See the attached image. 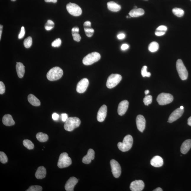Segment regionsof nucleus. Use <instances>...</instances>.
Listing matches in <instances>:
<instances>
[{
  "instance_id": "1",
  "label": "nucleus",
  "mask_w": 191,
  "mask_h": 191,
  "mask_svg": "<svg viewBox=\"0 0 191 191\" xmlns=\"http://www.w3.org/2000/svg\"><path fill=\"white\" fill-rule=\"evenodd\" d=\"M133 139L130 135H127L124 138L122 142H119L118 147L122 152H126L130 150L132 146Z\"/></svg>"
},
{
  "instance_id": "2",
  "label": "nucleus",
  "mask_w": 191,
  "mask_h": 191,
  "mask_svg": "<svg viewBox=\"0 0 191 191\" xmlns=\"http://www.w3.org/2000/svg\"><path fill=\"white\" fill-rule=\"evenodd\" d=\"M80 124L81 121L77 117H69L65 122L64 128L66 131H72L78 127Z\"/></svg>"
},
{
  "instance_id": "3",
  "label": "nucleus",
  "mask_w": 191,
  "mask_h": 191,
  "mask_svg": "<svg viewBox=\"0 0 191 191\" xmlns=\"http://www.w3.org/2000/svg\"><path fill=\"white\" fill-rule=\"evenodd\" d=\"M63 75L62 69L58 67H55L49 70L47 74L46 77L48 80L54 81L60 79Z\"/></svg>"
},
{
  "instance_id": "4",
  "label": "nucleus",
  "mask_w": 191,
  "mask_h": 191,
  "mask_svg": "<svg viewBox=\"0 0 191 191\" xmlns=\"http://www.w3.org/2000/svg\"><path fill=\"white\" fill-rule=\"evenodd\" d=\"M101 57L100 54L96 52H93L84 58L82 63L85 65H90L98 61L100 59Z\"/></svg>"
},
{
  "instance_id": "5",
  "label": "nucleus",
  "mask_w": 191,
  "mask_h": 191,
  "mask_svg": "<svg viewBox=\"0 0 191 191\" xmlns=\"http://www.w3.org/2000/svg\"><path fill=\"white\" fill-rule=\"evenodd\" d=\"M72 163L71 158L68 156L67 153H61L59 156L57 166L59 168L62 169L69 166Z\"/></svg>"
},
{
  "instance_id": "6",
  "label": "nucleus",
  "mask_w": 191,
  "mask_h": 191,
  "mask_svg": "<svg viewBox=\"0 0 191 191\" xmlns=\"http://www.w3.org/2000/svg\"><path fill=\"white\" fill-rule=\"evenodd\" d=\"M176 66L180 78L183 80H186L188 77V72L181 59H178Z\"/></svg>"
},
{
  "instance_id": "7",
  "label": "nucleus",
  "mask_w": 191,
  "mask_h": 191,
  "mask_svg": "<svg viewBox=\"0 0 191 191\" xmlns=\"http://www.w3.org/2000/svg\"><path fill=\"white\" fill-rule=\"evenodd\" d=\"M122 77L118 74H113L108 77L106 86L109 89H111L116 86L121 81Z\"/></svg>"
},
{
  "instance_id": "8",
  "label": "nucleus",
  "mask_w": 191,
  "mask_h": 191,
  "mask_svg": "<svg viewBox=\"0 0 191 191\" xmlns=\"http://www.w3.org/2000/svg\"><path fill=\"white\" fill-rule=\"evenodd\" d=\"M174 100V97L170 93H162L158 96L157 101L160 105H166L171 103Z\"/></svg>"
},
{
  "instance_id": "9",
  "label": "nucleus",
  "mask_w": 191,
  "mask_h": 191,
  "mask_svg": "<svg viewBox=\"0 0 191 191\" xmlns=\"http://www.w3.org/2000/svg\"><path fill=\"white\" fill-rule=\"evenodd\" d=\"M66 9L71 15L75 17H78L82 14V10L80 7L75 3H69L66 5Z\"/></svg>"
},
{
  "instance_id": "10",
  "label": "nucleus",
  "mask_w": 191,
  "mask_h": 191,
  "mask_svg": "<svg viewBox=\"0 0 191 191\" xmlns=\"http://www.w3.org/2000/svg\"><path fill=\"white\" fill-rule=\"evenodd\" d=\"M110 165L113 176L115 178L119 177L121 174V167L119 164L116 160L112 159L110 161Z\"/></svg>"
},
{
  "instance_id": "11",
  "label": "nucleus",
  "mask_w": 191,
  "mask_h": 191,
  "mask_svg": "<svg viewBox=\"0 0 191 191\" xmlns=\"http://www.w3.org/2000/svg\"><path fill=\"white\" fill-rule=\"evenodd\" d=\"M89 84V80L87 78L82 79L77 85V91L79 93H84L87 89Z\"/></svg>"
},
{
  "instance_id": "12",
  "label": "nucleus",
  "mask_w": 191,
  "mask_h": 191,
  "mask_svg": "<svg viewBox=\"0 0 191 191\" xmlns=\"http://www.w3.org/2000/svg\"><path fill=\"white\" fill-rule=\"evenodd\" d=\"M145 187V183L142 180H135L131 182L130 189L132 191H141Z\"/></svg>"
},
{
  "instance_id": "13",
  "label": "nucleus",
  "mask_w": 191,
  "mask_h": 191,
  "mask_svg": "<svg viewBox=\"0 0 191 191\" xmlns=\"http://www.w3.org/2000/svg\"><path fill=\"white\" fill-rule=\"evenodd\" d=\"M184 112V110L181 109L180 108L177 109L173 111L169 116L168 122L169 123H172L175 121L182 116Z\"/></svg>"
},
{
  "instance_id": "14",
  "label": "nucleus",
  "mask_w": 191,
  "mask_h": 191,
  "mask_svg": "<svg viewBox=\"0 0 191 191\" xmlns=\"http://www.w3.org/2000/svg\"><path fill=\"white\" fill-rule=\"evenodd\" d=\"M145 120L144 117L141 115H139L137 116L136 123L137 128L140 132H143L145 127Z\"/></svg>"
},
{
  "instance_id": "15",
  "label": "nucleus",
  "mask_w": 191,
  "mask_h": 191,
  "mask_svg": "<svg viewBox=\"0 0 191 191\" xmlns=\"http://www.w3.org/2000/svg\"><path fill=\"white\" fill-rule=\"evenodd\" d=\"M107 107L103 105L99 109L97 115V120L99 122H103L107 116Z\"/></svg>"
},
{
  "instance_id": "16",
  "label": "nucleus",
  "mask_w": 191,
  "mask_h": 191,
  "mask_svg": "<svg viewBox=\"0 0 191 191\" xmlns=\"http://www.w3.org/2000/svg\"><path fill=\"white\" fill-rule=\"evenodd\" d=\"M129 103L127 100H124L119 104L118 113L119 115L122 116L127 112L129 107Z\"/></svg>"
},
{
  "instance_id": "17",
  "label": "nucleus",
  "mask_w": 191,
  "mask_h": 191,
  "mask_svg": "<svg viewBox=\"0 0 191 191\" xmlns=\"http://www.w3.org/2000/svg\"><path fill=\"white\" fill-rule=\"evenodd\" d=\"M78 182V179L75 177H71L68 179L65 185V189L67 191H73L74 188Z\"/></svg>"
},
{
  "instance_id": "18",
  "label": "nucleus",
  "mask_w": 191,
  "mask_h": 191,
  "mask_svg": "<svg viewBox=\"0 0 191 191\" xmlns=\"http://www.w3.org/2000/svg\"><path fill=\"white\" fill-rule=\"evenodd\" d=\"M95 152L93 149H90L88 150L87 155L82 158V163L85 164H89L95 158Z\"/></svg>"
},
{
  "instance_id": "19",
  "label": "nucleus",
  "mask_w": 191,
  "mask_h": 191,
  "mask_svg": "<svg viewBox=\"0 0 191 191\" xmlns=\"http://www.w3.org/2000/svg\"><path fill=\"white\" fill-rule=\"evenodd\" d=\"M150 164L152 166L154 167H161L164 164L163 160L161 157L156 156L151 160Z\"/></svg>"
},
{
  "instance_id": "20",
  "label": "nucleus",
  "mask_w": 191,
  "mask_h": 191,
  "mask_svg": "<svg viewBox=\"0 0 191 191\" xmlns=\"http://www.w3.org/2000/svg\"><path fill=\"white\" fill-rule=\"evenodd\" d=\"M191 148V140H187L182 144L181 148V152L183 154H186L188 152Z\"/></svg>"
},
{
  "instance_id": "21",
  "label": "nucleus",
  "mask_w": 191,
  "mask_h": 191,
  "mask_svg": "<svg viewBox=\"0 0 191 191\" xmlns=\"http://www.w3.org/2000/svg\"><path fill=\"white\" fill-rule=\"evenodd\" d=\"M2 122L5 125L8 127L13 125L15 123L12 115L9 114L5 115L4 116Z\"/></svg>"
},
{
  "instance_id": "22",
  "label": "nucleus",
  "mask_w": 191,
  "mask_h": 191,
  "mask_svg": "<svg viewBox=\"0 0 191 191\" xmlns=\"http://www.w3.org/2000/svg\"><path fill=\"white\" fill-rule=\"evenodd\" d=\"M46 169L44 166H41L38 168L35 172V176L37 179H42L46 177Z\"/></svg>"
},
{
  "instance_id": "23",
  "label": "nucleus",
  "mask_w": 191,
  "mask_h": 191,
  "mask_svg": "<svg viewBox=\"0 0 191 191\" xmlns=\"http://www.w3.org/2000/svg\"><path fill=\"white\" fill-rule=\"evenodd\" d=\"M108 8L113 12H118L121 9V7L114 1L109 2L107 4Z\"/></svg>"
},
{
  "instance_id": "24",
  "label": "nucleus",
  "mask_w": 191,
  "mask_h": 191,
  "mask_svg": "<svg viewBox=\"0 0 191 191\" xmlns=\"http://www.w3.org/2000/svg\"><path fill=\"white\" fill-rule=\"evenodd\" d=\"M145 14V11L143 9L138 8L134 9L130 12L129 15L131 17H140Z\"/></svg>"
},
{
  "instance_id": "25",
  "label": "nucleus",
  "mask_w": 191,
  "mask_h": 191,
  "mask_svg": "<svg viewBox=\"0 0 191 191\" xmlns=\"http://www.w3.org/2000/svg\"><path fill=\"white\" fill-rule=\"evenodd\" d=\"M16 69L18 76L20 78H22L24 76L25 73V66L22 63L17 62L16 65Z\"/></svg>"
},
{
  "instance_id": "26",
  "label": "nucleus",
  "mask_w": 191,
  "mask_h": 191,
  "mask_svg": "<svg viewBox=\"0 0 191 191\" xmlns=\"http://www.w3.org/2000/svg\"><path fill=\"white\" fill-rule=\"evenodd\" d=\"M28 100L32 105L35 106H39L41 105V102L35 96L30 94L28 96Z\"/></svg>"
},
{
  "instance_id": "27",
  "label": "nucleus",
  "mask_w": 191,
  "mask_h": 191,
  "mask_svg": "<svg viewBox=\"0 0 191 191\" xmlns=\"http://www.w3.org/2000/svg\"><path fill=\"white\" fill-rule=\"evenodd\" d=\"M36 137L38 140L41 142H46L48 139V135L42 132L37 133Z\"/></svg>"
},
{
  "instance_id": "28",
  "label": "nucleus",
  "mask_w": 191,
  "mask_h": 191,
  "mask_svg": "<svg viewBox=\"0 0 191 191\" xmlns=\"http://www.w3.org/2000/svg\"><path fill=\"white\" fill-rule=\"evenodd\" d=\"M159 48V45L158 43L156 41L150 43L148 46V49L149 51L152 53H154L157 51Z\"/></svg>"
},
{
  "instance_id": "29",
  "label": "nucleus",
  "mask_w": 191,
  "mask_h": 191,
  "mask_svg": "<svg viewBox=\"0 0 191 191\" xmlns=\"http://www.w3.org/2000/svg\"><path fill=\"white\" fill-rule=\"evenodd\" d=\"M172 11L174 15L178 17H183L184 14V10L181 8H174L173 9Z\"/></svg>"
},
{
  "instance_id": "30",
  "label": "nucleus",
  "mask_w": 191,
  "mask_h": 191,
  "mask_svg": "<svg viewBox=\"0 0 191 191\" xmlns=\"http://www.w3.org/2000/svg\"><path fill=\"white\" fill-rule=\"evenodd\" d=\"M23 145L29 150H31L34 148V144L30 140H23Z\"/></svg>"
},
{
  "instance_id": "31",
  "label": "nucleus",
  "mask_w": 191,
  "mask_h": 191,
  "mask_svg": "<svg viewBox=\"0 0 191 191\" xmlns=\"http://www.w3.org/2000/svg\"><path fill=\"white\" fill-rule=\"evenodd\" d=\"M32 44V39L31 37H29L26 39H25L23 44L25 47L26 48H29L30 47Z\"/></svg>"
},
{
  "instance_id": "32",
  "label": "nucleus",
  "mask_w": 191,
  "mask_h": 191,
  "mask_svg": "<svg viewBox=\"0 0 191 191\" xmlns=\"http://www.w3.org/2000/svg\"><path fill=\"white\" fill-rule=\"evenodd\" d=\"M143 102L146 106H148L152 102V97L151 95L146 96L143 99Z\"/></svg>"
},
{
  "instance_id": "33",
  "label": "nucleus",
  "mask_w": 191,
  "mask_h": 191,
  "mask_svg": "<svg viewBox=\"0 0 191 191\" xmlns=\"http://www.w3.org/2000/svg\"><path fill=\"white\" fill-rule=\"evenodd\" d=\"M147 66H144L141 69V75L142 77H149L151 76V73L147 71Z\"/></svg>"
},
{
  "instance_id": "34",
  "label": "nucleus",
  "mask_w": 191,
  "mask_h": 191,
  "mask_svg": "<svg viewBox=\"0 0 191 191\" xmlns=\"http://www.w3.org/2000/svg\"><path fill=\"white\" fill-rule=\"evenodd\" d=\"M0 161L3 164H5L8 162V157L4 152H0Z\"/></svg>"
},
{
  "instance_id": "35",
  "label": "nucleus",
  "mask_w": 191,
  "mask_h": 191,
  "mask_svg": "<svg viewBox=\"0 0 191 191\" xmlns=\"http://www.w3.org/2000/svg\"><path fill=\"white\" fill-rule=\"evenodd\" d=\"M84 30L86 35L88 37H91L93 35V33H94V30L92 28H84Z\"/></svg>"
},
{
  "instance_id": "36",
  "label": "nucleus",
  "mask_w": 191,
  "mask_h": 191,
  "mask_svg": "<svg viewBox=\"0 0 191 191\" xmlns=\"http://www.w3.org/2000/svg\"><path fill=\"white\" fill-rule=\"evenodd\" d=\"M42 188L39 185H33L29 187L27 191H41Z\"/></svg>"
},
{
  "instance_id": "37",
  "label": "nucleus",
  "mask_w": 191,
  "mask_h": 191,
  "mask_svg": "<svg viewBox=\"0 0 191 191\" xmlns=\"http://www.w3.org/2000/svg\"><path fill=\"white\" fill-rule=\"evenodd\" d=\"M61 43L62 41L61 39L60 38H57L52 43L51 46L54 47H59L61 46Z\"/></svg>"
},
{
  "instance_id": "38",
  "label": "nucleus",
  "mask_w": 191,
  "mask_h": 191,
  "mask_svg": "<svg viewBox=\"0 0 191 191\" xmlns=\"http://www.w3.org/2000/svg\"><path fill=\"white\" fill-rule=\"evenodd\" d=\"M73 39L77 42L80 41L81 39L80 35L79 34V32H75V33H72Z\"/></svg>"
},
{
  "instance_id": "39",
  "label": "nucleus",
  "mask_w": 191,
  "mask_h": 191,
  "mask_svg": "<svg viewBox=\"0 0 191 191\" xmlns=\"http://www.w3.org/2000/svg\"><path fill=\"white\" fill-rule=\"evenodd\" d=\"M25 33V30L24 27L22 26L21 28L20 32L18 36V38L19 39H22L24 37Z\"/></svg>"
},
{
  "instance_id": "40",
  "label": "nucleus",
  "mask_w": 191,
  "mask_h": 191,
  "mask_svg": "<svg viewBox=\"0 0 191 191\" xmlns=\"http://www.w3.org/2000/svg\"><path fill=\"white\" fill-rule=\"evenodd\" d=\"M5 86L3 82H0V93L1 94H3L5 93Z\"/></svg>"
},
{
  "instance_id": "41",
  "label": "nucleus",
  "mask_w": 191,
  "mask_h": 191,
  "mask_svg": "<svg viewBox=\"0 0 191 191\" xmlns=\"http://www.w3.org/2000/svg\"><path fill=\"white\" fill-rule=\"evenodd\" d=\"M167 30V27L165 26H160L156 28V30L164 32H166Z\"/></svg>"
},
{
  "instance_id": "42",
  "label": "nucleus",
  "mask_w": 191,
  "mask_h": 191,
  "mask_svg": "<svg viewBox=\"0 0 191 191\" xmlns=\"http://www.w3.org/2000/svg\"><path fill=\"white\" fill-rule=\"evenodd\" d=\"M84 28H90L91 27V23L89 21H86L84 23Z\"/></svg>"
},
{
  "instance_id": "43",
  "label": "nucleus",
  "mask_w": 191,
  "mask_h": 191,
  "mask_svg": "<svg viewBox=\"0 0 191 191\" xmlns=\"http://www.w3.org/2000/svg\"><path fill=\"white\" fill-rule=\"evenodd\" d=\"M61 118L63 122H65L68 118V115L66 113H62L61 114Z\"/></svg>"
},
{
  "instance_id": "44",
  "label": "nucleus",
  "mask_w": 191,
  "mask_h": 191,
  "mask_svg": "<svg viewBox=\"0 0 191 191\" xmlns=\"http://www.w3.org/2000/svg\"><path fill=\"white\" fill-rule=\"evenodd\" d=\"M54 25L55 23L53 22L51 20H48L47 21V22L46 23V26H52V27H54Z\"/></svg>"
},
{
  "instance_id": "45",
  "label": "nucleus",
  "mask_w": 191,
  "mask_h": 191,
  "mask_svg": "<svg viewBox=\"0 0 191 191\" xmlns=\"http://www.w3.org/2000/svg\"><path fill=\"white\" fill-rule=\"evenodd\" d=\"M59 115L57 113H54L52 114V118L54 120L57 121L59 120Z\"/></svg>"
},
{
  "instance_id": "46",
  "label": "nucleus",
  "mask_w": 191,
  "mask_h": 191,
  "mask_svg": "<svg viewBox=\"0 0 191 191\" xmlns=\"http://www.w3.org/2000/svg\"><path fill=\"white\" fill-rule=\"evenodd\" d=\"M165 33V32L158 31V30H156V31L155 32V35L156 36H160L164 35Z\"/></svg>"
},
{
  "instance_id": "47",
  "label": "nucleus",
  "mask_w": 191,
  "mask_h": 191,
  "mask_svg": "<svg viewBox=\"0 0 191 191\" xmlns=\"http://www.w3.org/2000/svg\"><path fill=\"white\" fill-rule=\"evenodd\" d=\"M129 48V46L127 44H123L121 46V49L122 50H127Z\"/></svg>"
},
{
  "instance_id": "48",
  "label": "nucleus",
  "mask_w": 191,
  "mask_h": 191,
  "mask_svg": "<svg viewBox=\"0 0 191 191\" xmlns=\"http://www.w3.org/2000/svg\"><path fill=\"white\" fill-rule=\"evenodd\" d=\"M125 34L124 33H121L120 34H119L117 36V37H118V38L119 39H122L125 38Z\"/></svg>"
},
{
  "instance_id": "49",
  "label": "nucleus",
  "mask_w": 191,
  "mask_h": 191,
  "mask_svg": "<svg viewBox=\"0 0 191 191\" xmlns=\"http://www.w3.org/2000/svg\"><path fill=\"white\" fill-rule=\"evenodd\" d=\"M79 28L77 27H74L72 30V33H75V32H79Z\"/></svg>"
},
{
  "instance_id": "50",
  "label": "nucleus",
  "mask_w": 191,
  "mask_h": 191,
  "mask_svg": "<svg viewBox=\"0 0 191 191\" xmlns=\"http://www.w3.org/2000/svg\"><path fill=\"white\" fill-rule=\"evenodd\" d=\"M54 27L46 26V25H45V29L46 30H48H48H51Z\"/></svg>"
},
{
  "instance_id": "51",
  "label": "nucleus",
  "mask_w": 191,
  "mask_h": 191,
  "mask_svg": "<svg viewBox=\"0 0 191 191\" xmlns=\"http://www.w3.org/2000/svg\"><path fill=\"white\" fill-rule=\"evenodd\" d=\"M47 3L53 2V3H56L57 0H44Z\"/></svg>"
},
{
  "instance_id": "52",
  "label": "nucleus",
  "mask_w": 191,
  "mask_h": 191,
  "mask_svg": "<svg viewBox=\"0 0 191 191\" xmlns=\"http://www.w3.org/2000/svg\"><path fill=\"white\" fill-rule=\"evenodd\" d=\"M3 26L1 25H0V39H1V37L2 32Z\"/></svg>"
},
{
  "instance_id": "53",
  "label": "nucleus",
  "mask_w": 191,
  "mask_h": 191,
  "mask_svg": "<svg viewBox=\"0 0 191 191\" xmlns=\"http://www.w3.org/2000/svg\"><path fill=\"white\" fill-rule=\"evenodd\" d=\"M188 124L189 125L191 126V116L188 119Z\"/></svg>"
},
{
  "instance_id": "54",
  "label": "nucleus",
  "mask_w": 191,
  "mask_h": 191,
  "mask_svg": "<svg viewBox=\"0 0 191 191\" xmlns=\"http://www.w3.org/2000/svg\"><path fill=\"white\" fill-rule=\"evenodd\" d=\"M163 191V190H162V189L161 188H160V187H158V188H157L156 189H155V190H153V191Z\"/></svg>"
},
{
  "instance_id": "55",
  "label": "nucleus",
  "mask_w": 191,
  "mask_h": 191,
  "mask_svg": "<svg viewBox=\"0 0 191 191\" xmlns=\"http://www.w3.org/2000/svg\"><path fill=\"white\" fill-rule=\"evenodd\" d=\"M149 93V90H146L145 91V93L146 95H147Z\"/></svg>"
},
{
  "instance_id": "56",
  "label": "nucleus",
  "mask_w": 191,
  "mask_h": 191,
  "mask_svg": "<svg viewBox=\"0 0 191 191\" xmlns=\"http://www.w3.org/2000/svg\"><path fill=\"white\" fill-rule=\"evenodd\" d=\"M180 109H184V107L182 106H181L180 107Z\"/></svg>"
},
{
  "instance_id": "57",
  "label": "nucleus",
  "mask_w": 191,
  "mask_h": 191,
  "mask_svg": "<svg viewBox=\"0 0 191 191\" xmlns=\"http://www.w3.org/2000/svg\"><path fill=\"white\" fill-rule=\"evenodd\" d=\"M137 9V7L136 6H135L134 9Z\"/></svg>"
},
{
  "instance_id": "58",
  "label": "nucleus",
  "mask_w": 191,
  "mask_h": 191,
  "mask_svg": "<svg viewBox=\"0 0 191 191\" xmlns=\"http://www.w3.org/2000/svg\"><path fill=\"white\" fill-rule=\"evenodd\" d=\"M11 1H16V0H11Z\"/></svg>"
},
{
  "instance_id": "59",
  "label": "nucleus",
  "mask_w": 191,
  "mask_h": 191,
  "mask_svg": "<svg viewBox=\"0 0 191 191\" xmlns=\"http://www.w3.org/2000/svg\"></svg>"
}]
</instances>
